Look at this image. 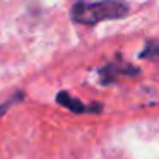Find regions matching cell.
<instances>
[{"mask_svg":"<svg viewBox=\"0 0 159 159\" xmlns=\"http://www.w3.org/2000/svg\"><path fill=\"white\" fill-rule=\"evenodd\" d=\"M128 14V5L121 0H99V2H77L72 7V19L79 24H96L101 21L121 19Z\"/></svg>","mask_w":159,"mask_h":159,"instance_id":"cell-1","label":"cell"},{"mask_svg":"<svg viewBox=\"0 0 159 159\" xmlns=\"http://www.w3.org/2000/svg\"><path fill=\"white\" fill-rule=\"evenodd\" d=\"M154 55H159V45H154V43H149L147 48L140 53V57H154Z\"/></svg>","mask_w":159,"mask_h":159,"instance_id":"cell-4","label":"cell"},{"mask_svg":"<svg viewBox=\"0 0 159 159\" xmlns=\"http://www.w3.org/2000/svg\"><path fill=\"white\" fill-rule=\"evenodd\" d=\"M101 74H103V75H125V74H127V75H135V74H139V70L135 69V67H132V65H121V67H118V63H110V65L108 67H104L103 70H101Z\"/></svg>","mask_w":159,"mask_h":159,"instance_id":"cell-2","label":"cell"},{"mask_svg":"<svg viewBox=\"0 0 159 159\" xmlns=\"http://www.w3.org/2000/svg\"><path fill=\"white\" fill-rule=\"evenodd\" d=\"M57 101H58L60 104H63V106L74 110V111H84V106H82V104L77 103V99H70L67 93H60L58 98H57Z\"/></svg>","mask_w":159,"mask_h":159,"instance_id":"cell-3","label":"cell"}]
</instances>
